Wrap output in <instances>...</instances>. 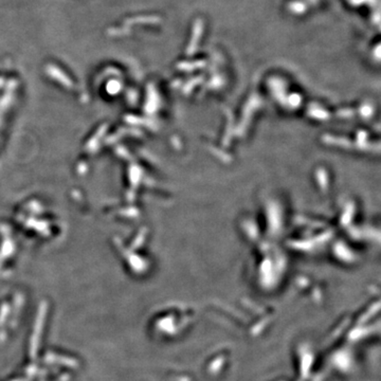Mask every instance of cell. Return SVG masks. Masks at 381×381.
<instances>
[]
</instances>
